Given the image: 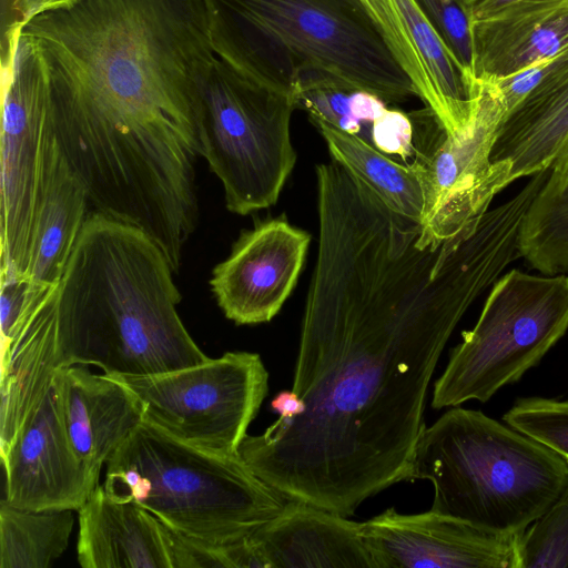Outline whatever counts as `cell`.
<instances>
[{
  "label": "cell",
  "mask_w": 568,
  "mask_h": 568,
  "mask_svg": "<svg viewBox=\"0 0 568 568\" xmlns=\"http://www.w3.org/2000/svg\"><path fill=\"white\" fill-rule=\"evenodd\" d=\"M318 247L292 389L304 412L239 455L285 497L349 517L413 480L428 387L470 305L519 258L484 216L436 239L341 166L316 176Z\"/></svg>",
  "instance_id": "6da1fadb"
},
{
  "label": "cell",
  "mask_w": 568,
  "mask_h": 568,
  "mask_svg": "<svg viewBox=\"0 0 568 568\" xmlns=\"http://www.w3.org/2000/svg\"><path fill=\"white\" fill-rule=\"evenodd\" d=\"M21 32L43 60L55 140L91 201L149 206L195 182L217 58L203 0H77Z\"/></svg>",
  "instance_id": "7a4b0ae2"
},
{
  "label": "cell",
  "mask_w": 568,
  "mask_h": 568,
  "mask_svg": "<svg viewBox=\"0 0 568 568\" xmlns=\"http://www.w3.org/2000/svg\"><path fill=\"white\" fill-rule=\"evenodd\" d=\"M173 273L145 232L89 213L58 285L59 367L149 375L206 361L178 313Z\"/></svg>",
  "instance_id": "3957f363"
},
{
  "label": "cell",
  "mask_w": 568,
  "mask_h": 568,
  "mask_svg": "<svg viewBox=\"0 0 568 568\" xmlns=\"http://www.w3.org/2000/svg\"><path fill=\"white\" fill-rule=\"evenodd\" d=\"M203 2L216 57L265 87L295 98L303 74L325 71L386 103L417 97L362 0Z\"/></svg>",
  "instance_id": "277c9868"
},
{
  "label": "cell",
  "mask_w": 568,
  "mask_h": 568,
  "mask_svg": "<svg viewBox=\"0 0 568 568\" xmlns=\"http://www.w3.org/2000/svg\"><path fill=\"white\" fill-rule=\"evenodd\" d=\"M412 478L433 484L430 510L516 536L568 487V464L507 424L455 406L423 430Z\"/></svg>",
  "instance_id": "5b68a950"
},
{
  "label": "cell",
  "mask_w": 568,
  "mask_h": 568,
  "mask_svg": "<svg viewBox=\"0 0 568 568\" xmlns=\"http://www.w3.org/2000/svg\"><path fill=\"white\" fill-rule=\"evenodd\" d=\"M103 487L113 499L135 503L172 530L211 546L252 534L290 500L240 455L187 444L145 419L108 462Z\"/></svg>",
  "instance_id": "8992f818"
},
{
  "label": "cell",
  "mask_w": 568,
  "mask_h": 568,
  "mask_svg": "<svg viewBox=\"0 0 568 568\" xmlns=\"http://www.w3.org/2000/svg\"><path fill=\"white\" fill-rule=\"evenodd\" d=\"M567 331L568 275L510 270L491 285L476 324L450 349L432 407L488 402L538 365Z\"/></svg>",
  "instance_id": "52a82bcc"
},
{
  "label": "cell",
  "mask_w": 568,
  "mask_h": 568,
  "mask_svg": "<svg viewBox=\"0 0 568 568\" xmlns=\"http://www.w3.org/2000/svg\"><path fill=\"white\" fill-rule=\"evenodd\" d=\"M295 109L294 97L216 58L203 98L200 140L229 211L246 215L277 202L297 159L290 131Z\"/></svg>",
  "instance_id": "ba28073f"
},
{
  "label": "cell",
  "mask_w": 568,
  "mask_h": 568,
  "mask_svg": "<svg viewBox=\"0 0 568 568\" xmlns=\"http://www.w3.org/2000/svg\"><path fill=\"white\" fill-rule=\"evenodd\" d=\"M106 375L136 396L143 419L182 442L225 455H239L268 390L262 358L243 351L165 373Z\"/></svg>",
  "instance_id": "9c48e42d"
},
{
  "label": "cell",
  "mask_w": 568,
  "mask_h": 568,
  "mask_svg": "<svg viewBox=\"0 0 568 568\" xmlns=\"http://www.w3.org/2000/svg\"><path fill=\"white\" fill-rule=\"evenodd\" d=\"M1 275L27 277L53 130L47 70L22 32L1 55Z\"/></svg>",
  "instance_id": "30bf717a"
},
{
  "label": "cell",
  "mask_w": 568,
  "mask_h": 568,
  "mask_svg": "<svg viewBox=\"0 0 568 568\" xmlns=\"http://www.w3.org/2000/svg\"><path fill=\"white\" fill-rule=\"evenodd\" d=\"M478 105L471 123L447 134L416 169L424 192L422 224L448 239L481 217L494 197L511 184V163L493 161L491 152L507 110L494 81H478Z\"/></svg>",
  "instance_id": "8fae6325"
},
{
  "label": "cell",
  "mask_w": 568,
  "mask_h": 568,
  "mask_svg": "<svg viewBox=\"0 0 568 568\" xmlns=\"http://www.w3.org/2000/svg\"><path fill=\"white\" fill-rule=\"evenodd\" d=\"M310 242L284 215L243 231L210 280L224 315L239 325L270 322L294 290Z\"/></svg>",
  "instance_id": "7c38bea8"
},
{
  "label": "cell",
  "mask_w": 568,
  "mask_h": 568,
  "mask_svg": "<svg viewBox=\"0 0 568 568\" xmlns=\"http://www.w3.org/2000/svg\"><path fill=\"white\" fill-rule=\"evenodd\" d=\"M378 568H517L516 536L481 530L433 510L394 507L362 523Z\"/></svg>",
  "instance_id": "4fadbf2b"
},
{
  "label": "cell",
  "mask_w": 568,
  "mask_h": 568,
  "mask_svg": "<svg viewBox=\"0 0 568 568\" xmlns=\"http://www.w3.org/2000/svg\"><path fill=\"white\" fill-rule=\"evenodd\" d=\"M9 505L79 510L97 487L67 436L55 377L1 457Z\"/></svg>",
  "instance_id": "5bb4252c"
},
{
  "label": "cell",
  "mask_w": 568,
  "mask_h": 568,
  "mask_svg": "<svg viewBox=\"0 0 568 568\" xmlns=\"http://www.w3.org/2000/svg\"><path fill=\"white\" fill-rule=\"evenodd\" d=\"M417 97L447 134L465 130L478 105V82L455 58L414 0H362Z\"/></svg>",
  "instance_id": "9a60e30c"
},
{
  "label": "cell",
  "mask_w": 568,
  "mask_h": 568,
  "mask_svg": "<svg viewBox=\"0 0 568 568\" xmlns=\"http://www.w3.org/2000/svg\"><path fill=\"white\" fill-rule=\"evenodd\" d=\"M297 109L351 133L394 160L412 165L424 159L442 134V123L425 106L403 112L347 82L329 81L298 91Z\"/></svg>",
  "instance_id": "2e32d148"
},
{
  "label": "cell",
  "mask_w": 568,
  "mask_h": 568,
  "mask_svg": "<svg viewBox=\"0 0 568 568\" xmlns=\"http://www.w3.org/2000/svg\"><path fill=\"white\" fill-rule=\"evenodd\" d=\"M54 377L67 436L98 486L103 464L143 420L142 404L121 382L84 365L60 367Z\"/></svg>",
  "instance_id": "e0dca14e"
},
{
  "label": "cell",
  "mask_w": 568,
  "mask_h": 568,
  "mask_svg": "<svg viewBox=\"0 0 568 568\" xmlns=\"http://www.w3.org/2000/svg\"><path fill=\"white\" fill-rule=\"evenodd\" d=\"M250 539L263 568H378L362 523L300 500Z\"/></svg>",
  "instance_id": "ac0fdd59"
},
{
  "label": "cell",
  "mask_w": 568,
  "mask_h": 568,
  "mask_svg": "<svg viewBox=\"0 0 568 568\" xmlns=\"http://www.w3.org/2000/svg\"><path fill=\"white\" fill-rule=\"evenodd\" d=\"M78 511L83 568H174L172 529L140 505L98 485Z\"/></svg>",
  "instance_id": "d6986e66"
},
{
  "label": "cell",
  "mask_w": 568,
  "mask_h": 568,
  "mask_svg": "<svg viewBox=\"0 0 568 568\" xmlns=\"http://www.w3.org/2000/svg\"><path fill=\"white\" fill-rule=\"evenodd\" d=\"M473 74L499 81L568 47V0H525L471 21Z\"/></svg>",
  "instance_id": "ffe728a7"
},
{
  "label": "cell",
  "mask_w": 568,
  "mask_h": 568,
  "mask_svg": "<svg viewBox=\"0 0 568 568\" xmlns=\"http://www.w3.org/2000/svg\"><path fill=\"white\" fill-rule=\"evenodd\" d=\"M538 64L537 84L504 118L491 160L511 163V183L549 170L568 141V47Z\"/></svg>",
  "instance_id": "44dd1931"
},
{
  "label": "cell",
  "mask_w": 568,
  "mask_h": 568,
  "mask_svg": "<svg viewBox=\"0 0 568 568\" xmlns=\"http://www.w3.org/2000/svg\"><path fill=\"white\" fill-rule=\"evenodd\" d=\"M58 285L49 290L1 353V457L60 368Z\"/></svg>",
  "instance_id": "7402d4cb"
},
{
  "label": "cell",
  "mask_w": 568,
  "mask_h": 568,
  "mask_svg": "<svg viewBox=\"0 0 568 568\" xmlns=\"http://www.w3.org/2000/svg\"><path fill=\"white\" fill-rule=\"evenodd\" d=\"M89 197L54 133L49 140L27 273L32 290L58 285L88 216Z\"/></svg>",
  "instance_id": "603a6c76"
},
{
  "label": "cell",
  "mask_w": 568,
  "mask_h": 568,
  "mask_svg": "<svg viewBox=\"0 0 568 568\" xmlns=\"http://www.w3.org/2000/svg\"><path fill=\"white\" fill-rule=\"evenodd\" d=\"M311 122L322 134L334 161L367 185L393 211L422 223L425 199L414 165L403 164L327 122Z\"/></svg>",
  "instance_id": "cb8c5ba5"
},
{
  "label": "cell",
  "mask_w": 568,
  "mask_h": 568,
  "mask_svg": "<svg viewBox=\"0 0 568 568\" xmlns=\"http://www.w3.org/2000/svg\"><path fill=\"white\" fill-rule=\"evenodd\" d=\"M72 509L30 510L0 504V568H48L67 549Z\"/></svg>",
  "instance_id": "d4e9b609"
},
{
  "label": "cell",
  "mask_w": 568,
  "mask_h": 568,
  "mask_svg": "<svg viewBox=\"0 0 568 568\" xmlns=\"http://www.w3.org/2000/svg\"><path fill=\"white\" fill-rule=\"evenodd\" d=\"M519 252L541 274L568 272V192L540 189L524 219Z\"/></svg>",
  "instance_id": "484cf974"
},
{
  "label": "cell",
  "mask_w": 568,
  "mask_h": 568,
  "mask_svg": "<svg viewBox=\"0 0 568 568\" xmlns=\"http://www.w3.org/2000/svg\"><path fill=\"white\" fill-rule=\"evenodd\" d=\"M517 568H568V487L516 536Z\"/></svg>",
  "instance_id": "4316f807"
},
{
  "label": "cell",
  "mask_w": 568,
  "mask_h": 568,
  "mask_svg": "<svg viewBox=\"0 0 568 568\" xmlns=\"http://www.w3.org/2000/svg\"><path fill=\"white\" fill-rule=\"evenodd\" d=\"M503 420L568 464V399L518 398L504 414Z\"/></svg>",
  "instance_id": "83f0119b"
},
{
  "label": "cell",
  "mask_w": 568,
  "mask_h": 568,
  "mask_svg": "<svg viewBox=\"0 0 568 568\" xmlns=\"http://www.w3.org/2000/svg\"><path fill=\"white\" fill-rule=\"evenodd\" d=\"M442 40L473 74L471 6L465 0H414Z\"/></svg>",
  "instance_id": "f1b7e54d"
},
{
  "label": "cell",
  "mask_w": 568,
  "mask_h": 568,
  "mask_svg": "<svg viewBox=\"0 0 568 568\" xmlns=\"http://www.w3.org/2000/svg\"><path fill=\"white\" fill-rule=\"evenodd\" d=\"M271 408L278 414L276 423H287L304 412V403L293 389H284L273 397Z\"/></svg>",
  "instance_id": "f546056e"
},
{
  "label": "cell",
  "mask_w": 568,
  "mask_h": 568,
  "mask_svg": "<svg viewBox=\"0 0 568 568\" xmlns=\"http://www.w3.org/2000/svg\"><path fill=\"white\" fill-rule=\"evenodd\" d=\"M542 189L551 192H568V141L550 166Z\"/></svg>",
  "instance_id": "4dcf8cb0"
},
{
  "label": "cell",
  "mask_w": 568,
  "mask_h": 568,
  "mask_svg": "<svg viewBox=\"0 0 568 568\" xmlns=\"http://www.w3.org/2000/svg\"><path fill=\"white\" fill-rule=\"evenodd\" d=\"M74 1L77 0H18V22L22 27L28 20L41 12L64 7Z\"/></svg>",
  "instance_id": "1f68e13d"
},
{
  "label": "cell",
  "mask_w": 568,
  "mask_h": 568,
  "mask_svg": "<svg viewBox=\"0 0 568 568\" xmlns=\"http://www.w3.org/2000/svg\"><path fill=\"white\" fill-rule=\"evenodd\" d=\"M525 0H478L471 4V21L493 17Z\"/></svg>",
  "instance_id": "d6a6232c"
},
{
  "label": "cell",
  "mask_w": 568,
  "mask_h": 568,
  "mask_svg": "<svg viewBox=\"0 0 568 568\" xmlns=\"http://www.w3.org/2000/svg\"><path fill=\"white\" fill-rule=\"evenodd\" d=\"M468 4H474L475 2H477L478 0H465Z\"/></svg>",
  "instance_id": "836d02e7"
}]
</instances>
